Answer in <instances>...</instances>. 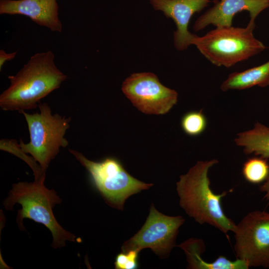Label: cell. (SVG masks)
Returning <instances> with one entry per match:
<instances>
[{"label":"cell","mask_w":269,"mask_h":269,"mask_svg":"<svg viewBox=\"0 0 269 269\" xmlns=\"http://www.w3.org/2000/svg\"><path fill=\"white\" fill-rule=\"evenodd\" d=\"M184 221L182 216L161 213L151 204L145 223L136 234L123 244L122 251L139 252L149 248L161 258H166L175 246L179 229Z\"/></svg>","instance_id":"obj_8"},{"label":"cell","mask_w":269,"mask_h":269,"mask_svg":"<svg viewBox=\"0 0 269 269\" xmlns=\"http://www.w3.org/2000/svg\"><path fill=\"white\" fill-rule=\"evenodd\" d=\"M267 159L253 157L243 164L242 173L245 179L253 183H260L266 180L269 175V165Z\"/></svg>","instance_id":"obj_16"},{"label":"cell","mask_w":269,"mask_h":269,"mask_svg":"<svg viewBox=\"0 0 269 269\" xmlns=\"http://www.w3.org/2000/svg\"><path fill=\"white\" fill-rule=\"evenodd\" d=\"M184 132L190 136H197L202 134L207 126L206 117L201 110L186 113L181 121Z\"/></svg>","instance_id":"obj_18"},{"label":"cell","mask_w":269,"mask_h":269,"mask_svg":"<svg viewBox=\"0 0 269 269\" xmlns=\"http://www.w3.org/2000/svg\"><path fill=\"white\" fill-rule=\"evenodd\" d=\"M218 163L216 159L199 161L176 183L179 204L186 214L200 224H208L227 234L236 224L225 214L221 199L227 192L215 194L211 189L209 169Z\"/></svg>","instance_id":"obj_2"},{"label":"cell","mask_w":269,"mask_h":269,"mask_svg":"<svg viewBox=\"0 0 269 269\" xmlns=\"http://www.w3.org/2000/svg\"><path fill=\"white\" fill-rule=\"evenodd\" d=\"M153 8L163 12L175 23L173 33L175 47L179 51L186 49L192 45L196 35L188 31V24L192 15L207 6L210 0H149Z\"/></svg>","instance_id":"obj_10"},{"label":"cell","mask_w":269,"mask_h":269,"mask_svg":"<svg viewBox=\"0 0 269 269\" xmlns=\"http://www.w3.org/2000/svg\"><path fill=\"white\" fill-rule=\"evenodd\" d=\"M137 250H130L117 255L115 262L116 269H135L138 267V255Z\"/></svg>","instance_id":"obj_19"},{"label":"cell","mask_w":269,"mask_h":269,"mask_svg":"<svg viewBox=\"0 0 269 269\" xmlns=\"http://www.w3.org/2000/svg\"><path fill=\"white\" fill-rule=\"evenodd\" d=\"M44 180L13 184L3 205L5 209L12 210L14 204H20L22 208L18 211L16 217L19 228L24 230L22 223L24 218L43 224L51 232L52 247L60 248L65 246L66 241L75 242L76 236L65 230L55 218L52 209L62 200L54 190L44 186Z\"/></svg>","instance_id":"obj_3"},{"label":"cell","mask_w":269,"mask_h":269,"mask_svg":"<svg viewBox=\"0 0 269 269\" xmlns=\"http://www.w3.org/2000/svg\"><path fill=\"white\" fill-rule=\"evenodd\" d=\"M260 190L265 193L264 199H265L269 204V175L265 182L260 187Z\"/></svg>","instance_id":"obj_21"},{"label":"cell","mask_w":269,"mask_h":269,"mask_svg":"<svg viewBox=\"0 0 269 269\" xmlns=\"http://www.w3.org/2000/svg\"><path fill=\"white\" fill-rule=\"evenodd\" d=\"M122 90L135 107L146 114H165L178 101L177 92L163 85L150 72L132 74L123 82Z\"/></svg>","instance_id":"obj_9"},{"label":"cell","mask_w":269,"mask_h":269,"mask_svg":"<svg viewBox=\"0 0 269 269\" xmlns=\"http://www.w3.org/2000/svg\"><path fill=\"white\" fill-rule=\"evenodd\" d=\"M68 150L87 169L95 187L106 203L113 208L123 210L128 197L153 185L132 176L116 158L108 157L96 162L88 159L78 151Z\"/></svg>","instance_id":"obj_6"},{"label":"cell","mask_w":269,"mask_h":269,"mask_svg":"<svg viewBox=\"0 0 269 269\" xmlns=\"http://www.w3.org/2000/svg\"><path fill=\"white\" fill-rule=\"evenodd\" d=\"M56 0H0V14L26 16L52 31L61 32Z\"/></svg>","instance_id":"obj_12"},{"label":"cell","mask_w":269,"mask_h":269,"mask_svg":"<svg viewBox=\"0 0 269 269\" xmlns=\"http://www.w3.org/2000/svg\"><path fill=\"white\" fill-rule=\"evenodd\" d=\"M185 252L188 263V268L194 269H248L247 263L237 259L234 261L221 256L213 262L209 263L201 257L205 251L203 241L199 239H190L178 246Z\"/></svg>","instance_id":"obj_13"},{"label":"cell","mask_w":269,"mask_h":269,"mask_svg":"<svg viewBox=\"0 0 269 269\" xmlns=\"http://www.w3.org/2000/svg\"><path fill=\"white\" fill-rule=\"evenodd\" d=\"M255 86H269V61L260 66L230 74L222 82L221 89L223 91L241 90Z\"/></svg>","instance_id":"obj_14"},{"label":"cell","mask_w":269,"mask_h":269,"mask_svg":"<svg viewBox=\"0 0 269 269\" xmlns=\"http://www.w3.org/2000/svg\"><path fill=\"white\" fill-rule=\"evenodd\" d=\"M255 23L245 27H216L192 41L200 52L216 66L231 67L261 53L266 47L253 34Z\"/></svg>","instance_id":"obj_4"},{"label":"cell","mask_w":269,"mask_h":269,"mask_svg":"<svg viewBox=\"0 0 269 269\" xmlns=\"http://www.w3.org/2000/svg\"><path fill=\"white\" fill-rule=\"evenodd\" d=\"M237 259L250 267L269 268V213L254 211L236 224L234 231Z\"/></svg>","instance_id":"obj_7"},{"label":"cell","mask_w":269,"mask_h":269,"mask_svg":"<svg viewBox=\"0 0 269 269\" xmlns=\"http://www.w3.org/2000/svg\"><path fill=\"white\" fill-rule=\"evenodd\" d=\"M67 78L56 67L51 51L37 53L15 75L8 76L10 85L0 95V107L19 113L35 109Z\"/></svg>","instance_id":"obj_1"},{"label":"cell","mask_w":269,"mask_h":269,"mask_svg":"<svg viewBox=\"0 0 269 269\" xmlns=\"http://www.w3.org/2000/svg\"><path fill=\"white\" fill-rule=\"evenodd\" d=\"M38 108L39 113L29 114L24 111L20 113L27 122L30 141L25 143L20 139L19 144L23 151L30 154L46 172L50 162L59 153L60 148L68 145L64 135L70 128L71 118L58 114H52L46 103L40 102Z\"/></svg>","instance_id":"obj_5"},{"label":"cell","mask_w":269,"mask_h":269,"mask_svg":"<svg viewBox=\"0 0 269 269\" xmlns=\"http://www.w3.org/2000/svg\"><path fill=\"white\" fill-rule=\"evenodd\" d=\"M235 143L243 147L246 154L254 153L256 155L269 158V128L257 123L253 129L237 134Z\"/></svg>","instance_id":"obj_15"},{"label":"cell","mask_w":269,"mask_h":269,"mask_svg":"<svg viewBox=\"0 0 269 269\" xmlns=\"http://www.w3.org/2000/svg\"><path fill=\"white\" fill-rule=\"evenodd\" d=\"M17 51L13 52L10 53H6L3 50L1 49L0 50V71H1V69L7 61L11 60L13 59L16 56Z\"/></svg>","instance_id":"obj_20"},{"label":"cell","mask_w":269,"mask_h":269,"mask_svg":"<svg viewBox=\"0 0 269 269\" xmlns=\"http://www.w3.org/2000/svg\"><path fill=\"white\" fill-rule=\"evenodd\" d=\"M269 7V0H220L200 15L195 21L193 28L195 31L204 29L209 25L215 27L232 26L234 16L246 10L250 13L249 23H255L259 14Z\"/></svg>","instance_id":"obj_11"},{"label":"cell","mask_w":269,"mask_h":269,"mask_svg":"<svg viewBox=\"0 0 269 269\" xmlns=\"http://www.w3.org/2000/svg\"><path fill=\"white\" fill-rule=\"evenodd\" d=\"M0 149L11 153L23 160L32 169L35 181L45 180L46 172H44L40 166L32 157L28 156L21 149L20 144L13 139H1L0 141Z\"/></svg>","instance_id":"obj_17"}]
</instances>
